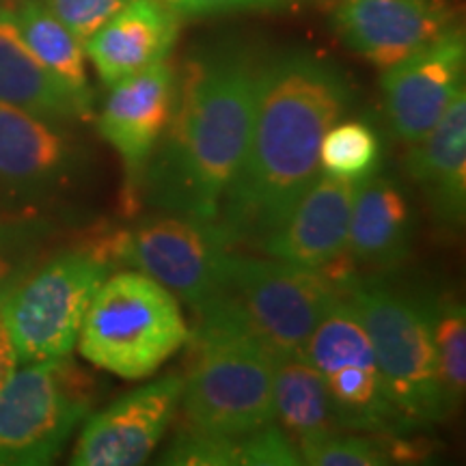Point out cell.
Returning a JSON list of instances; mask_svg holds the SVG:
<instances>
[{
    "mask_svg": "<svg viewBox=\"0 0 466 466\" xmlns=\"http://www.w3.org/2000/svg\"><path fill=\"white\" fill-rule=\"evenodd\" d=\"M182 378L186 430L247 436L275 421V354L223 305L197 313Z\"/></svg>",
    "mask_w": 466,
    "mask_h": 466,
    "instance_id": "3957f363",
    "label": "cell"
},
{
    "mask_svg": "<svg viewBox=\"0 0 466 466\" xmlns=\"http://www.w3.org/2000/svg\"><path fill=\"white\" fill-rule=\"evenodd\" d=\"M113 270L102 238L42 261L0 300L20 365L74 352L93 294Z\"/></svg>",
    "mask_w": 466,
    "mask_h": 466,
    "instance_id": "8992f818",
    "label": "cell"
},
{
    "mask_svg": "<svg viewBox=\"0 0 466 466\" xmlns=\"http://www.w3.org/2000/svg\"><path fill=\"white\" fill-rule=\"evenodd\" d=\"M177 96V67L168 58L110 85L97 116V132L124 162L126 214L143 208L147 165L171 121Z\"/></svg>",
    "mask_w": 466,
    "mask_h": 466,
    "instance_id": "8fae6325",
    "label": "cell"
},
{
    "mask_svg": "<svg viewBox=\"0 0 466 466\" xmlns=\"http://www.w3.org/2000/svg\"><path fill=\"white\" fill-rule=\"evenodd\" d=\"M300 462L309 466H387L406 462L419 453L398 436L367 432H335L299 447Z\"/></svg>",
    "mask_w": 466,
    "mask_h": 466,
    "instance_id": "d4e9b609",
    "label": "cell"
},
{
    "mask_svg": "<svg viewBox=\"0 0 466 466\" xmlns=\"http://www.w3.org/2000/svg\"><path fill=\"white\" fill-rule=\"evenodd\" d=\"M182 17H206L242 11H281L300 0H162Z\"/></svg>",
    "mask_w": 466,
    "mask_h": 466,
    "instance_id": "f1b7e54d",
    "label": "cell"
},
{
    "mask_svg": "<svg viewBox=\"0 0 466 466\" xmlns=\"http://www.w3.org/2000/svg\"><path fill=\"white\" fill-rule=\"evenodd\" d=\"M17 28L35 52V56L56 74L69 89L93 102V91L86 78L85 46L63 25L42 0H25L14 11Z\"/></svg>",
    "mask_w": 466,
    "mask_h": 466,
    "instance_id": "603a6c76",
    "label": "cell"
},
{
    "mask_svg": "<svg viewBox=\"0 0 466 466\" xmlns=\"http://www.w3.org/2000/svg\"><path fill=\"white\" fill-rule=\"evenodd\" d=\"M354 86L330 58L289 50L264 58L253 130L217 225L229 247H258L322 173L324 134L350 113Z\"/></svg>",
    "mask_w": 466,
    "mask_h": 466,
    "instance_id": "6da1fadb",
    "label": "cell"
},
{
    "mask_svg": "<svg viewBox=\"0 0 466 466\" xmlns=\"http://www.w3.org/2000/svg\"><path fill=\"white\" fill-rule=\"evenodd\" d=\"M343 296L370 335L384 389L408 430L445 421L453 410L436 374L430 302L374 277L350 279Z\"/></svg>",
    "mask_w": 466,
    "mask_h": 466,
    "instance_id": "5b68a950",
    "label": "cell"
},
{
    "mask_svg": "<svg viewBox=\"0 0 466 466\" xmlns=\"http://www.w3.org/2000/svg\"><path fill=\"white\" fill-rule=\"evenodd\" d=\"M42 3L85 44L130 0H42Z\"/></svg>",
    "mask_w": 466,
    "mask_h": 466,
    "instance_id": "83f0119b",
    "label": "cell"
},
{
    "mask_svg": "<svg viewBox=\"0 0 466 466\" xmlns=\"http://www.w3.org/2000/svg\"><path fill=\"white\" fill-rule=\"evenodd\" d=\"M343 289L346 285L326 272L229 250L223 283L212 302L231 311L275 357H281L302 352Z\"/></svg>",
    "mask_w": 466,
    "mask_h": 466,
    "instance_id": "52a82bcc",
    "label": "cell"
},
{
    "mask_svg": "<svg viewBox=\"0 0 466 466\" xmlns=\"http://www.w3.org/2000/svg\"><path fill=\"white\" fill-rule=\"evenodd\" d=\"M0 102L55 124L93 119V102L63 83L35 56L17 28L14 9L0 7Z\"/></svg>",
    "mask_w": 466,
    "mask_h": 466,
    "instance_id": "ffe728a7",
    "label": "cell"
},
{
    "mask_svg": "<svg viewBox=\"0 0 466 466\" xmlns=\"http://www.w3.org/2000/svg\"><path fill=\"white\" fill-rule=\"evenodd\" d=\"M382 147L374 127L363 121H337L319 145V167L326 175L363 182L380 167Z\"/></svg>",
    "mask_w": 466,
    "mask_h": 466,
    "instance_id": "484cf974",
    "label": "cell"
},
{
    "mask_svg": "<svg viewBox=\"0 0 466 466\" xmlns=\"http://www.w3.org/2000/svg\"><path fill=\"white\" fill-rule=\"evenodd\" d=\"M80 151L55 121L0 102V186L42 195L69 182Z\"/></svg>",
    "mask_w": 466,
    "mask_h": 466,
    "instance_id": "2e32d148",
    "label": "cell"
},
{
    "mask_svg": "<svg viewBox=\"0 0 466 466\" xmlns=\"http://www.w3.org/2000/svg\"><path fill=\"white\" fill-rule=\"evenodd\" d=\"M436 374L451 410L466 391V309L458 299L442 296L430 302Z\"/></svg>",
    "mask_w": 466,
    "mask_h": 466,
    "instance_id": "cb8c5ba5",
    "label": "cell"
},
{
    "mask_svg": "<svg viewBox=\"0 0 466 466\" xmlns=\"http://www.w3.org/2000/svg\"><path fill=\"white\" fill-rule=\"evenodd\" d=\"M456 25L451 0H341L330 15L341 44L378 69L398 66Z\"/></svg>",
    "mask_w": 466,
    "mask_h": 466,
    "instance_id": "4fadbf2b",
    "label": "cell"
},
{
    "mask_svg": "<svg viewBox=\"0 0 466 466\" xmlns=\"http://www.w3.org/2000/svg\"><path fill=\"white\" fill-rule=\"evenodd\" d=\"M173 466H299L294 441L275 421L247 436H209L184 430L160 453Z\"/></svg>",
    "mask_w": 466,
    "mask_h": 466,
    "instance_id": "44dd1931",
    "label": "cell"
},
{
    "mask_svg": "<svg viewBox=\"0 0 466 466\" xmlns=\"http://www.w3.org/2000/svg\"><path fill=\"white\" fill-rule=\"evenodd\" d=\"M264 58L240 42L192 55L177 72L171 121L143 177V206L217 223L247 156Z\"/></svg>",
    "mask_w": 466,
    "mask_h": 466,
    "instance_id": "7a4b0ae2",
    "label": "cell"
},
{
    "mask_svg": "<svg viewBox=\"0 0 466 466\" xmlns=\"http://www.w3.org/2000/svg\"><path fill=\"white\" fill-rule=\"evenodd\" d=\"M50 231V223L37 217L0 218V300L37 266L39 250Z\"/></svg>",
    "mask_w": 466,
    "mask_h": 466,
    "instance_id": "4316f807",
    "label": "cell"
},
{
    "mask_svg": "<svg viewBox=\"0 0 466 466\" xmlns=\"http://www.w3.org/2000/svg\"><path fill=\"white\" fill-rule=\"evenodd\" d=\"M100 238L113 266L151 277L195 313L218 296L231 247L217 223L165 212Z\"/></svg>",
    "mask_w": 466,
    "mask_h": 466,
    "instance_id": "9c48e42d",
    "label": "cell"
},
{
    "mask_svg": "<svg viewBox=\"0 0 466 466\" xmlns=\"http://www.w3.org/2000/svg\"><path fill=\"white\" fill-rule=\"evenodd\" d=\"M182 15L162 0H130L85 46V56L106 86L168 58Z\"/></svg>",
    "mask_w": 466,
    "mask_h": 466,
    "instance_id": "e0dca14e",
    "label": "cell"
},
{
    "mask_svg": "<svg viewBox=\"0 0 466 466\" xmlns=\"http://www.w3.org/2000/svg\"><path fill=\"white\" fill-rule=\"evenodd\" d=\"M302 352L322 374L341 430L384 436L408 432L384 389L370 335L346 296L319 319Z\"/></svg>",
    "mask_w": 466,
    "mask_h": 466,
    "instance_id": "30bf717a",
    "label": "cell"
},
{
    "mask_svg": "<svg viewBox=\"0 0 466 466\" xmlns=\"http://www.w3.org/2000/svg\"><path fill=\"white\" fill-rule=\"evenodd\" d=\"M359 184L319 173L281 225L255 248L266 258L326 272L346 285L350 277L343 255L348 247L350 212Z\"/></svg>",
    "mask_w": 466,
    "mask_h": 466,
    "instance_id": "9a60e30c",
    "label": "cell"
},
{
    "mask_svg": "<svg viewBox=\"0 0 466 466\" xmlns=\"http://www.w3.org/2000/svg\"><path fill=\"white\" fill-rule=\"evenodd\" d=\"M410 201L393 177H367L359 184L350 212L348 247L343 264L350 279L354 270L389 272L410 253L412 242Z\"/></svg>",
    "mask_w": 466,
    "mask_h": 466,
    "instance_id": "ac0fdd59",
    "label": "cell"
},
{
    "mask_svg": "<svg viewBox=\"0 0 466 466\" xmlns=\"http://www.w3.org/2000/svg\"><path fill=\"white\" fill-rule=\"evenodd\" d=\"M182 398V376H167L121 395L86 417L69 462L138 466L154 456Z\"/></svg>",
    "mask_w": 466,
    "mask_h": 466,
    "instance_id": "7c38bea8",
    "label": "cell"
},
{
    "mask_svg": "<svg viewBox=\"0 0 466 466\" xmlns=\"http://www.w3.org/2000/svg\"><path fill=\"white\" fill-rule=\"evenodd\" d=\"M190 339L171 289L138 270L115 272L93 294L78 333L80 354L97 370L141 380Z\"/></svg>",
    "mask_w": 466,
    "mask_h": 466,
    "instance_id": "277c9868",
    "label": "cell"
},
{
    "mask_svg": "<svg viewBox=\"0 0 466 466\" xmlns=\"http://www.w3.org/2000/svg\"><path fill=\"white\" fill-rule=\"evenodd\" d=\"M464 28L456 25L398 66L382 69L384 110L401 143L421 141L432 130L464 86Z\"/></svg>",
    "mask_w": 466,
    "mask_h": 466,
    "instance_id": "5bb4252c",
    "label": "cell"
},
{
    "mask_svg": "<svg viewBox=\"0 0 466 466\" xmlns=\"http://www.w3.org/2000/svg\"><path fill=\"white\" fill-rule=\"evenodd\" d=\"M20 360H17V352L11 335L7 330V324L0 318V387L9 380L11 374L17 370Z\"/></svg>",
    "mask_w": 466,
    "mask_h": 466,
    "instance_id": "f546056e",
    "label": "cell"
},
{
    "mask_svg": "<svg viewBox=\"0 0 466 466\" xmlns=\"http://www.w3.org/2000/svg\"><path fill=\"white\" fill-rule=\"evenodd\" d=\"M275 421L296 447L341 432L324 378L305 352L275 359Z\"/></svg>",
    "mask_w": 466,
    "mask_h": 466,
    "instance_id": "7402d4cb",
    "label": "cell"
},
{
    "mask_svg": "<svg viewBox=\"0 0 466 466\" xmlns=\"http://www.w3.org/2000/svg\"><path fill=\"white\" fill-rule=\"evenodd\" d=\"M0 218H3V214H0Z\"/></svg>",
    "mask_w": 466,
    "mask_h": 466,
    "instance_id": "4dcf8cb0",
    "label": "cell"
},
{
    "mask_svg": "<svg viewBox=\"0 0 466 466\" xmlns=\"http://www.w3.org/2000/svg\"><path fill=\"white\" fill-rule=\"evenodd\" d=\"M93 393V378L69 357L17 365L0 387V466L50 464L89 415Z\"/></svg>",
    "mask_w": 466,
    "mask_h": 466,
    "instance_id": "ba28073f",
    "label": "cell"
},
{
    "mask_svg": "<svg viewBox=\"0 0 466 466\" xmlns=\"http://www.w3.org/2000/svg\"><path fill=\"white\" fill-rule=\"evenodd\" d=\"M406 168L421 186L434 218L460 229L466 214V91L460 89L432 130L410 145Z\"/></svg>",
    "mask_w": 466,
    "mask_h": 466,
    "instance_id": "d6986e66",
    "label": "cell"
}]
</instances>
